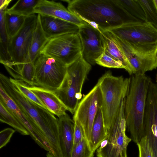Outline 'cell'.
<instances>
[{
	"instance_id": "cell-22",
	"label": "cell",
	"mask_w": 157,
	"mask_h": 157,
	"mask_svg": "<svg viewBox=\"0 0 157 157\" xmlns=\"http://www.w3.org/2000/svg\"><path fill=\"white\" fill-rule=\"evenodd\" d=\"M37 15V22L33 33L29 51V58L34 63L48 39L43 30L38 14Z\"/></svg>"
},
{
	"instance_id": "cell-36",
	"label": "cell",
	"mask_w": 157,
	"mask_h": 157,
	"mask_svg": "<svg viewBox=\"0 0 157 157\" xmlns=\"http://www.w3.org/2000/svg\"><path fill=\"white\" fill-rule=\"evenodd\" d=\"M12 1V0H0V9L6 6H8Z\"/></svg>"
},
{
	"instance_id": "cell-8",
	"label": "cell",
	"mask_w": 157,
	"mask_h": 157,
	"mask_svg": "<svg viewBox=\"0 0 157 157\" xmlns=\"http://www.w3.org/2000/svg\"><path fill=\"white\" fill-rule=\"evenodd\" d=\"M82 49L78 32L70 33L48 39L40 54L54 58L67 65L79 56Z\"/></svg>"
},
{
	"instance_id": "cell-38",
	"label": "cell",
	"mask_w": 157,
	"mask_h": 157,
	"mask_svg": "<svg viewBox=\"0 0 157 157\" xmlns=\"http://www.w3.org/2000/svg\"><path fill=\"white\" fill-rule=\"evenodd\" d=\"M156 83H157V74L156 77Z\"/></svg>"
},
{
	"instance_id": "cell-31",
	"label": "cell",
	"mask_w": 157,
	"mask_h": 157,
	"mask_svg": "<svg viewBox=\"0 0 157 157\" xmlns=\"http://www.w3.org/2000/svg\"><path fill=\"white\" fill-rule=\"evenodd\" d=\"M9 78L20 92L26 98L37 104L47 109L37 96L28 87L27 84L20 80L13 79L11 77H10Z\"/></svg>"
},
{
	"instance_id": "cell-29",
	"label": "cell",
	"mask_w": 157,
	"mask_h": 157,
	"mask_svg": "<svg viewBox=\"0 0 157 157\" xmlns=\"http://www.w3.org/2000/svg\"><path fill=\"white\" fill-rule=\"evenodd\" d=\"M145 14L147 22L157 29V10L153 0H139Z\"/></svg>"
},
{
	"instance_id": "cell-3",
	"label": "cell",
	"mask_w": 157,
	"mask_h": 157,
	"mask_svg": "<svg viewBox=\"0 0 157 157\" xmlns=\"http://www.w3.org/2000/svg\"><path fill=\"white\" fill-rule=\"evenodd\" d=\"M151 81L145 74L133 75L131 78L129 90L126 98L124 114L126 126L131 140L136 144L145 136V104Z\"/></svg>"
},
{
	"instance_id": "cell-27",
	"label": "cell",
	"mask_w": 157,
	"mask_h": 157,
	"mask_svg": "<svg viewBox=\"0 0 157 157\" xmlns=\"http://www.w3.org/2000/svg\"><path fill=\"white\" fill-rule=\"evenodd\" d=\"M0 121L10 125L22 135H29L28 131L18 121L0 102Z\"/></svg>"
},
{
	"instance_id": "cell-24",
	"label": "cell",
	"mask_w": 157,
	"mask_h": 157,
	"mask_svg": "<svg viewBox=\"0 0 157 157\" xmlns=\"http://www.w3.org/2000/svg\"><path fill=\"white\" fill-rule=\"evenodd\" d=\"M133 20L146 22L144 11L139 0H114Z\"/></svg>"
},
{
	"instance_id": "cell-23",
	"label": "cell",
	"mask_w": 157,
	"mask_h": 157,
	"mask_svg": "<svg viewBox=\"0 0 157 157\" xmlns=\"http://www.w3.org/2000/svg\"><path fill=\"white\" fill-rule=\"evenodd\" d=\"M107 136L101 107L98 111L91 129L90 143L91 149L95 152Z\"/></svg>"
},
{
	"instance_id": "cell-1",
	"label": "cell",
	"mask_w": 157,
	"mask_h": 157,
	"mask_svg": "<svg viewBox=\"0 0 157 157\" xmlns=\"http://www.w3.org/2000/svg\"><path fill=\"white\" fill-rule=\"evenodd\" d=\"M0 86L36 123L48 145L47 157H63L59 142V119L47 109L26 98L9 78L1 73Z\"/></svg>"
},
{
	"instance_id": "cell-9",
	"label": "cell",
	"mask_w": 157,
	"mask_h": 157,
	"mask_svg": "<svg viewBox=\"0 0 157 157\" xmlns=\"http://www.w3.org/2000/svg\"><path fill=\"white\" fill-rule=\"evenodd\" d=\"M34 86L55 91L66 75L67 65L54 58L40 54L34 63Z\"/></svg>"
},
{
	"instance_id": "cell-4",
	"label": "cell",
	"mask_w": 157,
	"mask_h": 157,
	"mask_svg": "<svg viewBox=\"0 0 157 157\" xmlns=\"http://www.w3.org/2000/svg\"><path fill=\"white\" fill-rule=\"evenodd\" d=\"M99 80L102 96L101 109L106 129L113 124L118 117L122 100L128 93L131 78L114 76L108 71Z\"/></svg>"
},
{
	"instance_id": "cell-35",
	"label": "cell",
	"mask_w": 157,
	"mask_h": 157,
	"mask_svg": "<svg viewBox=\"0 0 157 157\" xmlns=\"http://www.w3.org/2000/svg\"><path fill=\"white\" fill-rule=\"evenodd\" d=\"M73 121L74 122V144L78 143L84 138H86V137L83 129L79 122L76 120Z\"/></svg>"
},
{
	"instance_id": "cell-25",
	"label": "cell",
	"mask_w": 157,
	"mask_h": 157,
	"mask_svg": "<svg viewBox=\"0 0 157 157\" xmlns=\"http://www.w3.org/2000/svg\"><path fill=\"white\" fill-rule=\"evenodd\" d=\"M13 75L14 79L21 80L30 86H34L35 67L29 58L22 64Z\"/></svg>"
},
{
	"instance_id": "cell-21",
	"label": "cell",
	"mask_w": 157,
	"mask_h": 157,
	"mask_svg": "<svg viewBox=\"0 0 157 157\" xmlns=\"http://www.w3.org/2000/svg\"><path fill=\"white\" fill-rule=\"evenodd\" d=\"M7 6L0 9V62L5 67H9L12 62L9 50L10 39L5 23V14Z\"/></svg>"
},
{
	"instance_id": "cell-19",
	"label": "cell",
	"mask_w": 157,
	"mask_h": 157,
	"mask_svg": "<svg viewBox=\"0 0 157 157\" xmlns=\"http://www.w3.org/2000/svg\"><path fill=\"white\" fill-rule=\"evenodd\" d=\"M60 146L63 157H70L74 144V122L67 113L59 118Z\"/></svg>"
},
{
	"instance_id": "cell-33",
	"label": "cell",
	"mask_w": 157,
	"mask_h": 157,
	"mask_svg": "<svg viewBox=\"0 0 157 157\" xmlns=\"http://www.w3.org/2000/svg\"><path fill=\"white\" fill-rule=\"evenodd\" d=\"M139 157H153V153L148 139L145 136L137 143Z\"/></svg>"
},
{
	"instance_id": "cell-5",
	"label": "cell",
	"mask_w": 157,
	"mask_h": 157,
	"mask_svg": "<svg viewBox=\"0 0 157 157\" xmlns=\"http://www.w3.org/2000/svg\"><path fill=\"white\" fill-rule=\"evenodd\" d=\"M92 67L83 57L82 53L67 65V72L60 86L55 91L66 107L74 114L82 98V86Z\"/></svg>"
},
{
	"instance_id": "cell-39",
	"label": "cell",
	"mask_w": 157,
	"mask_h": 157,
	"mask_svg": "<svg viewBox=\"0 0 157 157\" xmlns=\"http://www.w3.org/2000/svg\"><path fill=\"white\" fill-rule=\"evenodd\" d=\"M156 62H157V54H156Z\"/></svg>"
},
{
	"instance_id": "cell-12",
	"label": "cell",
	"mask_w": 157,
	"mask_h": 157,
	"mask_svg": "<svg viewBox=\"0 0 157 157\" xmlns=\"http://www.w3.org/2000/svg\"><path fill=\"white\" fill-rule=\"evenodd\" d=\"M37 20L38 15L35 14L27 17L21 29L10 39L9 50L12 63L5 68L20 66L29 58V49Z\"/></svg>"
},
{
	"instance_id": "cell-11",
	"label": "cell",
	"mask_w": 157,
	"mask_h": 157,
	"mask_svg": "<svg viewBox=\"0 0 157 157\" xmlns=\"http://www.w3.org/2000/svg\"><path fill=\"white\" fill-rule=\"evenodd\" d=\"M102 105V93L98 80L93 89L80 101L73 119L77 120L80 124L90 146L92 125L98 111L101 107Z\"/></svg>"
},
{
	"instance_id": "cell-30",
	"label": "cell",
	"mask_w": 157,
	"mask_h": 157,
	"mask_svg": "<svg viewBox=\"0 0 157 157\" xmlns=\"http://www.w3.org/2000/svg\"><path fill=\"white\" fill-rule=\"evenodd\" d=\"M94 152L84 138L78 143L74 144L70 157H93Z\"/></svg>"
},
{
	"instance_id": "cell-2",
	"label": "cell",
	"mask_w": 157,
	"mask_h": 157,
	"mask_svg": "<svg viewBox=\"0 0 157 157\" xmlns=\"http://www.w3.org/2000/svg\"><path fill=\"white\" fill-rule=\"evenodd\" d=\"M65 1L69 11L100 31L135 21L114 0Z\"/></svg>"
},
{
	"instance_id": "cell-16",
	"label": "cell",
	"mask_w": 157,
	"mask_h": 157,
	"mask_svg": "<svg viewBox=\"0 0 157 157\" xmlns=\"http://www.w3.org/2000/svg\"><path fill=\"white\" fill-rule=\"evenodd\" d=\"M35 13L60 19L79 27L87 22L66 8L61 3L53 1L39 0L34 8Z\"/></svg>"
},
{
	"instance_id": "cell-10",
	"label": "cell",
	"mask_w": 157,
	"mask_h": 157,
	"mask_svg": "<svg viewBox=\"0 0 157 157\" xmlns=\"http://www.w3.org/2000/svg\"><path fill=\"white\" fill-rule=\"evenodd\" d=\"M106 30L130 44H157V29L148 22L132 21Z\"/></svg>"
},
{
	"instance_id": "cell-20",
	"label": "cell",
	"mask_w": 157,
	"mask_h": 157,
	"mask_svg": "<svg viewBox=\"0 0 157 157\" xmlns=\"http://www.w3.org/2000/svg\"><path fill=\"white\" fill-rule=\"evenodd\" d=\"M101 31L104 41L105 51L121 61L125 67V70L129 75H134V70L132 66L120 48L112 37L110 33L107 30Z\"/></svg>"
},
{
	"instance_id": "cell-6",
	"label": "cell",
	"mask_w": 157,
	"mask_h": 157,
	"mask_svg": "<svg viewBox=\"0 0 157 157\" xmlns=\"http://www.w3.org/2000/svg\"><path fill=\"white\" fill-rule=\"evenodd\" d=\"M126 98L122 101L115 122L106 129L107 137L96 150L97 157H127V147L132 140L126 134L127 128L124 114Z\"/></svg>"
},
{
	"instance_id": "cell-15",
	"label": "cell",
	"mask_w": 157,
	"mask_h": 157,
	"mask_svg": "<svg viewBox=\"0 0 157 157\" xmlns=\"http://www.w3.org/2000/svg\"><path fill=\"white\" fill-rule=\"evenodd\" d=\"M0 102L16 118L38 145L47 152L49 151L48 144L34 121L19 107L1 86Z\"/></svg>"
},
{
	"instance_id": "cell-14",
	"label": "cell",
	"mask_w": 157,
	"mask_h": 157,
	"mask_svg": "<svg viewBox=\"0 0 157 157\" xmlns=\"http://www.w3.org/2000/svg\"><path fill=\"white\" fill-rule=\"evenodd\" d=\"M144 124L145 136L151 147L153 157H157V83L152 81L147 94Z\"/></svg>"
},
{
	"instance_id": "cell-34",
	"label": "cell",
	"mask_w": 157,
	"mask_h": 157,
	"mask_svg": "<svg viewBox=\"0 0 157 157\" xmlns=\"http://www.w3.org/2000/svg\"><path fill=\"white\" fill-rule=\"evenodd\" d=\"M15 130L10 128H7L0 132V148L5 146L10 140L15 132Z\"/></svg>"
},
{
	"instance_id": "cell-26",
	"label": "cell",
	"mask_w": 157,
	"mask_h": 157,
	"mask_svg": "<svg viewBox=\"0 0 157 157\" xmlns=\"http://www.w3.org/2000/svg\"><path fill=\"white\" fill-rule=\"evenodd\" d=\"M39 0H19L12 7L7 9L6 12L28 17L34 14V8Z\"/></svg>"
},
{
	"instance_id": "cell-18",
	"label": "cell",
	"mask_w": 157,
	"mask_h": 157,
	"mask_svg": "<svg viewBox=\"0 0 157 157\" xmlns=\"http://www.w3.org/2000/svg\"><path fill=\"white\" fill-rule=\"evenodd\" d=\"M27 87L37 96L47 109L54 115L59 118L67 113L66 107L54 91L36 86L27 85Z\"/></svg>"
},
{
	"instance_id": "cell-13",
	"label": "cell",
	"mask_w": 157,
	"mask_h": 157,
	"mask_svg": "<svg viewBox=\"0 0 157 157\" xmlns=\"http://www.w3.org/2000/svg\"><path fill=\"white\" fill-rule=\"evenodd\" d=\"M81 40L83 58L91 65L105 51V45L101 32L87 23L79 27L78 32Z\"/></svg>"
},
{
	"instance_id": "cell-28",
	"label": "cell",
	"mask_w": 157,
	"mask_h": 157,
	"mask_svg": "<svg viewBox=\"0 0 157 157\" xmlns=\"http://www.w3.org/2000/svg\"><path fill=\"white\" fill-rule=\"evenodd\" d=\"M27 17L6 12L5 23L8 34L11 39L20 30Z\"/></svg>"
},
{
	"instance_id": "cell-17",
	"label": "cell",
	"mask_w": 157,
	"mask_h": 157,
	"mask_svg": "<svg viewBox=\"0 0 157 157\" xmlns=\"http://www.w3.org/2000/svg\"><path fill=\"white\" fill-rule=\"evenodd\" d=\"M38 14L43 30L48 39L62 34L78 32L79 27L73 23L58 18Z\"/></svg>"
},
{
	"instance_id": "cell-7",
	"label": "cell",
	"mask_w": 157,
	"mask_h": 157,
	"mask_svg": "<svg viewBox=\"0 0 157 157\" xmlns=\"http://www.w3.org/2000/svg\"><path fill=\"white\" fill-rule=\"evenodd\" d=\"M110 33L132 66L134 75H144L157 67V44H132Z\"/></svg>"
},
{
	"instance_id": "cell-37",
	"label": "cell",
	"mask_w": 157,
	"mask_h": 157,
	"mask_svg": "<svg viewBox=\"0 0 157 157\" xmlns=\"http://www.w3.org/2000/svg\"><path fill=\"white\" fill-rule=\"evenodd\" d=\"M155 6L157 10V0H153Z\"/></svg>"
},
{
	"instance_id": "cell-32",
	"label": "cell",
	"mask_w": 157,
	"mask_h": 157,
	"mask_svg": "<svg viewBox=\"0 0 157 157\" xmlns=\"http://www.w3.org/2000/svg\"><path fill=\"white\" fill-rule=\"evenodd\" d=\"M96 64L110 68L125 69L122 63L104 51L95 60Z\"/></svg>"
}]
</instances>
